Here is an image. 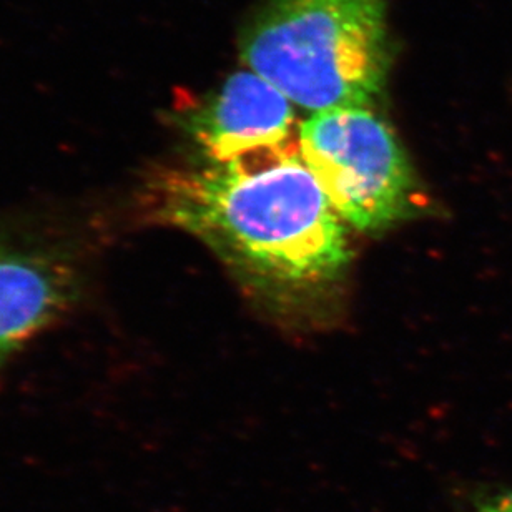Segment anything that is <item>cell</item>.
Masks as SVG:
<instances>
[{
	"label": "cell",
	"instance_id": "cell-1",
	"mask_svg": "<svg viewBox=\"0 0 512 512\" xmlns=\"http://www.w3.org/2000/svg\"><path fill=\"white\" fill-rule=\"evenodd\" d=\"M153 202L155 217L263 285H321L351 258L345 220L300 143L170 170L158 178Z\"/></svg>",
	"mask_w": 512,
	"mask_h": 512
},
{
	"label": "cell",
	"instance_id": "cell-2",
	"mask_svg": "<svg viewBox=\"0 0 512 512\" xmlns=\"http://www.w3.org/2000/svg\"><path fill=\"white\" fill-rule=\"evenodd\" d=\"M388 0H266L240 37L247 69L313 114L375 107L391 67Z\"/></svg>",
	"mask_w": 512,
	"mask_h": 512
},
{
	"label": "cell",
	"instance_id": "cell-3",
	"mask_svg": "<svg viewBox=\"0 0 512 512\" xmlns=\"http://www.w3.org/2000/svg\"><path fill=\"white\" fill-rule=\"evenodd\" d=\"M301 155L345 223L381 232L416 210L418 188L393 128L373 107H343L300 125Z\"/></svg>",
	"mask_w": 512,
	"mask_h": 512
},
{
	"label": "cell",
	"instance_id": "cell-4",
	"mask_svg": "<svg viewBox=\"0 0 512 512\" xmlns=\"http://www.w3.org/2000/svg\"><path fill=\"white\" fill-rule=\"evenodd\" d=\"M183 125L210 162L300 143L295 104L250 69L228 77Z\"/></svg>",
	"mask_w": 512,
	"mask_h": 512
},
{
	"label": "cell",
	"instance_id": "cell-5",
	"mask_svg": "<svg viewBox=\"0 0 512 512\" xmlns=\"http://www.w3.org/2000/svg\"><path fill=\"white\" fill-rule=\"evenodd\" d=\"M75 270L59 256L0 245V363L70 305Z\"/></svg>",
	"mask_w": 512,
	"mask_h": 512
},
{
	"label": "cell",
	"instance_id": "cell-6",
	"mask_svg": "<svg viewBox=\"0 0 512 512\" xmlns=\"http://www.w3.org/2000/svg\"><path fill=\"white\" fill-rule=\"evenodd\" d=\"M481 512H512V493L489 501Z\"/></svg>",
	"mask_w": 512,
	"mask_h": 512
}]
</instances>
